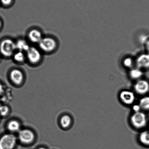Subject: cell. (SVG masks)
I'll return each instance as SVG.
<instances>
[{
    "instance_id": "cell-2",
    "label": "cell",
    "mask_w": 149,
    "mask_h": 149,
    "mask_svg": "<svg viewBox=\"0 0 149 149\" xmlns=\"http://www.w3.org/2000/svg\"><path fill=\"white\" fill-rule=\"evenodd\" d=\"M16 50V43L10 39L3 40L0 45V52L5 57H10L13 56Z\"/></svg>"
},
{
    "instance_id": "cell-7",
    "label": "cell",
    "mask_w": 149,
    "mask_h": 149,
    "mask_svg": "<svg viewBox=\"0 0 149 149\" xmlns=\"http://www.w3.org/2000/svg\"><path fill=\"white\" fill-rule=\"evenodd\" d=\"M19 139L24 144H30L33 142L35 139L34 132L29 130L24 129L19 131Z\"/></svg>"
},
{
    "instance_id": "cell-6",
    "label": "cell",
    "mask_w": 149,
    "mask_h": 149,
    "mask_svg": "<svg viewBox=\"0 0 149 149\" xmlns=\"http://www.w3.org/2000/svg\"><path fill=\"white\" fill-rule=\"evenodd\" d=\"M120 100L126 105L132 104L135 100V96L134 92L129 90H123L119 94Z\"/></svg>"
},
{
    "instance_id": "cell-13",
    "label": "cell",
    "mask_w": 149,
    "mask_h": 149,
    "mask_svg": "<svg viewBox=\"0 0 149 149\" xmlns=\"http://www.w3.org/2000/svg\"><path fill=\"white\" fill-rule=\"evenodd\" d=\"M139 139L143 145L149 146V131L142 132L139 135Z\"/></svg>"
},
{
    "instance_id": "cell-9",
    "label": "cell",
    "mask_w": 149,
    "mask_h": 149,
    "mask_svg": "<svg viewBox=\"0 0 149 149\" xmlns=\"http://www.w3.org/2000/svg\"><path fill=\"white\" fill-rule=\"evenodd\" d=\"M137 67L139 68L143 69H149V54L146 53L139 56L136 60Z\"/></svg>"
},
{
    "instance_id": "cell-3",
    "label": "cell",
    "mask_w": 149,
    "mask_h": 149,
    "mask_svg": "<svg viewBox=\"0 0 149 149\" xmlns=\"http://www.w3.org/2000/svg\"><path fill=\"white\" fill-rule=\"evenodd\" d=\"M17 141V137L14 134H4L0 139V149H13Z\"/></svg>"
},
{
    "instance_id": "cell-24",
    "label": "cell",
    "mask_w": 149,
    "mask_h": 149,
    "mask_svg": "<svg viewBox=\"0 0 149 149\" xmlns=\"http://www.w3.org/2000/svg\"><path fill=\"white\" fill-rule=\"evenodd\" d=\"M3 86L2 84L0 83V95H2L3 93Z\"/></svg>"
},
{
    "instance_id": "cell-11",
    "label": "cell",
    "mask_w": 149,
    "mask_h": 149,
    "mask_svg": "<svg viewBox=\"0 0 149 149\" xmlns=\"http://www.w3.org/2000/svg\"><path fill=\"white\" fill-rule=\"evenodd\" d=\"M28 37L31 42L34 43H38L43 38L41 32L37 29L31 30L28 34Z\"/></svg>"
},
{
    "instance_id": "cell-18",
    "label": "cell",
    "mask_w": 149,
    "mask_h": 149,
    "mask_svg": "<svg viewBox=\"0 0 149 149\" xmlns=\"http://www.w3.org/2000/svg\"><path fill=\"white\" fill-rule=\"evenodd\" d=\"M14 60L19 63H22L25 58V56L24 52L18 51L14 53L13 55Z\"/></svg>"
},
{
    "instance_id": "cell-16",
    "label": "cell",
    "mask_w": 149,
    "mask_h": 149,
    "mask_svg": "<svg viewBox=\"0 0 149 149\" xmlns=\"http://www.w3.org/2000/svg\"><path fill=\"white\" fill-rule=\"evenodd\" d=\"M139 105L141 109L147 111L149 110V96L143 97L140 100Z\"/></svg>"
},
{
    "instance_id": "cell-1",
    "label": "cell",
    "mask_w": 149,
    "mask_h": 149,
    "mask_svg": "<svg viewBox=\"0 0 149 149\" xmlns=\"http://www.w3.org/2000/svg\"><path fill=\"white\" fill-rule=\"evenodd\" d=\"M130 122L134 128L141 129L147 125V116L144 113L141 111L134 112L130 118Z\"/></svg>"
},
{
    "instance_id": "cell-23",
    "label": "cell",
    "mask_w": 149,
    "mask_h": 149,
    "mask_svg": "<svg viewBox=\"0 0 149 149\" xmlns=\"http://www.w3.org/2000/svg\"><path fill=\"white\" fill-rule=\"evenodd\" d=\"M146 48L147 53L149 54V40L146 42Z\"/></svg>"
},
{
    "instance_id": "cell-27",
    "label": "cell",
    "mask_w": 149,
    "mask_h": 149,
    "mask_svg": "<svg viewBox=\"0 0 149 149\" xmlns=\"http://www.w3.org/2000/svg\"><path fill=\"white\" fill-rule=\"evenodd\" d=\"M0 58H1V54H0Z\"/></svg>"
},
{
    "instance_id": "cell-21",
    "label": "cell",
    "mask_w": 149,
    "mask_h": 149,
    "mask_svg": "<svg viewBox=\"0 0 149 149\" xmlns=\"http://www.w3.org/2000/svg\"><path fill=\"white\" fill-rule=\"evenodd\" d=\"M1 2L5 6L10 5L13 2V0H1Z\"/></svg>"
},
{
    "instance_id": "cell-25",
    "label": "cell",
    "mask_w": 149,
    "mask_h": 149,
    "mask_svg": "<svg viewBox=\"0 0 149 149\" xmlns=\"http://www.w3.org/2000/svg\"><path fill=\"white\" fill-rule=\"evenodd\" d=\"M1 26H2V22H1V21L0 20V28H1Z\"/></svg>"
},
{
    "instance_id": "cell-22",
    "label": "cell",
    "mask_w": 149,
    "mask_h": 149,
    "mask_svg": "<svg viewBox=\"0 0 149 149\" xmlns=\"http://www.w3.org/2000/svg\"><path fill=\"white\" fill-rule=\"evenodd\" d=\"M141 108L139 105H134L133 107V109L134 110V112H136L140 111Z\"/></svg>"
},
{
    "instance_id": "cell-17",
    "label": "cell",
    "mask_w": 149,
    "mask_h": 149,
    "mask_svg": "<svg viewBox=\"0 0 149 149\" xmlns=\"http://www.w3.org/2000/svg\"><path fill=\"white\" fill-rule=\"evenodd\" d=\"M72 119L69 116L65 115L62 116L60 120V123L63 128H66L70 126L72 123Z\"/></svg>"
},
{
    "instance_id": "cell-10",
    "label": "cell",
    "mask_w": 149,
    "mask_h": 149,
    "mask_svg": "<svg viewBox=\"0 0 149 149\" xmlns=\"http://www.w3.org/2000/svg\"><path fill=\"white\" fill-rule=\"evenodd\" d=\"M10 77L14 84L18 85L22 83L24 79L22 72L17 69H14L11 71L10 74Z\"/></svg>"
},
{
    "instance_id": "cell-4",
    "label": "cell",
    "mask_w": 149,
    "mask_h": 149,
    "mask_svg": "<svg viewBox=\"0 0 149 149\" xmlns=\"http://www.w3.org/2000/svg\"><path fill=\"white\" fill-rule=\"evenodd\" d=\"M38 45L40 49L46 53L54 51L57 45L56 40L51 37L43 38Z\"/></svg>"
},
{
    "instance_id": "cell-26",
    "label": "cell",
    "mask_w": 149,
    "mask_h": 149,
    "mask_svg": "<svg viewBox=\"0 0 149 149\" xmlns=\"http://www.w3.org/2000/svg\"><path fill=\"white\" fill-rule=\"evenodd\" d=\"M38 149H46V148H39Z\"/></svg>"
},
{
    "instance_id": "cell-12",
    "label": "cell",
    "mask_w": 149,
    "mask_h": 149,
    "mask_svg": "<svg viewBox=\"0 0 149 149\" xmlns=\"http://www.w3.org/2000/svg\"><path fill=\"white\" fill-rule=\"evenodd\" d=\"M15 43L17 50L24 52L28 51L30 47L27 42L24 40H19Z\"/></svg>"
},
{
    "instance_id": "cell-20",
    "label": "cell",
    "mask_w": 149,
    "mask_h": 149,
    "mask_svg": "<svg viewBox=\"0 0 149 149\" xmlns=\"http://www.w3.org/2000/svg\"><path fill=\"white\" fill-rule=\"evenodd\" d=\"M9 111V108L8 106L2 105L0 107V115L2 116H5L8 115Z\"/></svg>"
},
{
    "instance_id": "cell-19",
    "label": "cell",
    "mask_w": 149,
    "mask_h": 149,
    "mask_svg": "<svg viewBox=\"0 0 149 149\" xmlns=\"http://www.w3.org/2000/svg\"><path fill=\"white\" fill-rule=\"evenodd\" d=\"M123 63L124 67L127 68L132 69L134 65V61L131 58L127 57L123 61Z\"/></svg>"
},
{
    "instance_id": "cell-15",
    "label": "cell",
    "mask_w": 149,
    "mask_h": 149,
    "mask_svg": "<svg viewBox=\"0 0 149 149\" xmlns=\"http://www.w3.org/2000/svg\"><path fill=\"white\" fill-rule=\"evenodd\" d=\"M20 124L18 121L15 120L10 121L8 125V129L13 132H16L19 131Z\"/></svg>"
},
{
    "instance_id": "cell-5",
    "label": "cell",
    "mask_w": 149,
    "mask_h": 149,
    "mask_svg": "<svg viewBox=\"0 0 149 149\" xmlns=\"http://www.w3.org/2000/svg\"><path fill=\"white\" fill-rule=\"evenodd\" d=\"M134 89L139 95H146L149 92V83L145 79H140L134 84Z\"/></svg>"
},
{
    "instance_id": "cell-8",
    "label": "cell",
    "mask_w": 149,
    "mask_h": 149,
    "mask_svg": "<svg viewBox=\"0 0 149 149\" xmlns=\"http://www.w3.org/2000/svg\"><path fill=\"white\" fill-rule=\"evenodd\" d=\"M27 57L30 63L36 64L39 63L41 59V54L37 49L34 47H30L26 52Z\"/></svg>"
},
{
    "instance_id": "cell-14",
    "label": "cell",
    "mask_w": 149,
    "mask_h": 149,
    "mask_svg": "<svg viewBox=\"0 0 149 149\" xmlns=\"http://www.w3.org/2000/svg\"><path fill=\"white\" fill-rule=\"evenodd\" d=\"M130 76L132 79L138 80L140 79L143 76L142 70L139 68H132L130 72Z\"/></svg>"
}]
</instances>
